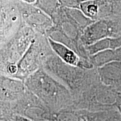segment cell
<instances>
[{"mask_svg":"<svg viewBox=\"0 0 121 121\" xmlns=\"http://www.w3.org/2000/svg\"><path fill=\"white\" fill-rule=\"evenodd\" d=\"M26 85L49 109H60L71 103L70 94L66 87L55 81L42 69L29 76Z\"/></svg>","mask_w":121,"mask_h":121,"instance_id":"1","label":"cell"},{"mask_svg":"<svg viewBox=\"0 0 121 121\" xmlns=\"http://www.w3.org/2000/svg\"><path fill=\"white\" fill-rule=\"evenodd\" d=\"M116 33L112 25L107 22L100 21L91 24L85 30L83 41L86 44L91 45L105 38H116L114 37Z\"/></svg>","mask_w":121,"mask_h":121,"instance_id":"2","label":"cell"},{"mask_svg":"<svg viewBox=\"0 0 121 121\" xmlns=\"http://www.w3.org/2000/svg\"><path fill=\"white\" fill-rule=\"evenodd\" d=\"M103 84L114 87L121 83V60H114L97 68Z\"/></svg>","mask_w":121,"mask_h":121,"instance_id":"3","label":"cell"},{"mask_svg":"<svg viewBox=\"0 0 121 121\" xmlns=\"http://www.w3.org/2000/svg\"><path fill=\"white\" fill-rule=\"evenodd\" d=\"M48 40L53 50L65 63L81 69L86 67V64L80 60L73 50L69 49L63 44L54 41L52 39L49 38Z\"/></svg>","mask_w":121,"mask_h":121,"instance_id":"4","label":"cell"},{"mask_svg":"<svg viewBox=\"0 0 121 121\" xmlns=\"http://www.w3.org/2000/svg\"><path fill=\"white\" fill-rule=\"evenodd\" d=\"M58 0H36L35 6L47 15L51 16L59 6Z\"/></svg>","mask_w":121,"mask_h":121,"instance_id":"5","label":"cell"},{"mask_svg":"<svg viewBox=\"0 0 121 121\" xmlns=\"http://www.w3.org/2000/svg\"><path fill=\"white\" fill-rule=\"evenodd\" d=\"M81 9L84 14L86 15L87 16L92 17L97 13V6L94 4H90L88 2L82 3L81 5Z\"/></svg>","mask_w":121,"mask_h":121,"instance_id":"6","label":"cell"},{"mask_svg":"<svg viewBox=\"0 0 121 121\" xmlns=\"http://www.w3.org/2000/svg\"><path fill=\"white\" fill-rule=\"evenodd\" d=\"M103 121H121V114L117 108L110 111V113Z\"/></svg>","mask_w":121,"mask_h":121,"instance_id":"7","label":"cell"},{"mask_svg":"<svg viewBox=\"0 0 121 121\" xmlns=\"http://www.w3.org/2000/svg\"><path fill=\"white\" fill-rule=\"evenodd\" d=\"M115 107L121 114V94L119 93L117 98V99H116V103H115Z\"/></svg>","mask_w":121,"mask_h":121,"instance_id":"8","label":"cell"},{"mask_svg":"<svg viewBox=\"0 0 121 121\" xmlns=\"http://www.w3.org/2000/svg\"><path fill=\"white\" fill-rule=\"evenodd\" d=\"M113 87H114V88L116 89L118 92V93L121 94V83H120V84L118 85H116V86Z\"/></svg>","mask_w":121,"mask_h":121,"instance_id":"9","label":"cell"},{"mask_svg":"<svg viewBox=\"0 0 121 121\" xmlns=\"http://www.w3.org/2000/svg\"><path fill=\"white\" fill-rule=\"evenodd\" d=\"M22 1H23L27 3H29V4H32V3L35 2L36 0H22Z\"/></svg>","mask_w":121,"mask_h":121,"instance_id":"10","label":"cell"}]
</instances>
